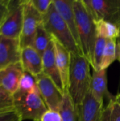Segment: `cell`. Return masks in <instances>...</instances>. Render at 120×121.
<instances>
[{"instance_id": "cell-30", "label": "cell", "mask_w": 120, "mask_h": 121, "mask_svg": "<svg viewBox=\"0 0 120 121\" xmlns=\"http://www.w3.org/2000/svg\"><path fill=\"white\" fill-rule=\"evenodd\" d=\"M115 100L120 105V93H119L117 96H115Z\"/></svg>"}, {"instance_id": "cell-16", "label": "cell", "mask_w": 120, "mask_h": 121, "mask_svg": "<svg viewBox=\"0 0 120 121\" xmlns=\"http://www.w3.org/2000/svg\"><path fill=\"white\" fill-rule=\"evenodd\" d=\"M91 91L94 99L100 104H103L105 98H108L109 101L115 99V96L108 89L107 69L93 70Z\"/></svg>"}, {"instance_id": "cell-13", "label": "cell", "mask_w": 120, "mask_h": 121, "mask_svg": "<svg viewBox=\"0 0 120 121\" xmlns=\"http://www.w3.org/2000/svg\"><path fill=\"white\" fill-rule=\"evenodd\" d=\"M52 38L54 45L57 65L62 78L64 94L66 92H69L71 55L68 50L63 45H62L57 40L52 37Z\"/></svg>"}, {"instance_id": "cell-14", "label": "cell", "mask_w": 120, "mask_h": 121, "mask_svg": "<svg viewBox=\"0 0 120 121\" xmlns=\"http://www.w3.org/2000/svg\"><path fill=\"white\" fill-rule=\"evenodd\" d=\"M73 1L74 0H53V4L57 11L67 25L77 45L82 51L73 9Z\"/></svg>"}, {"instance_id": "cell-19", "label": "cell", "mask_w": 120, "mask_h": 121, "mask_svg": "<svg viewBox=\"0 0 120 121\" xmlns=\"http://www.w3.org/2000/svg\"><path fill=\"white\" fill-rule=\"evenodd\" d=\"M51 40L52 36L46 30L43 23H40L37 29L33 43V48L41 56H42Z\"/></svg>"}, {"instance_id": "cell-2", "label": "cell", "mask_w": 120, "mask_h": 121, "mask_svg": "<svg viewBox=\"0 0 120 121\" xmlns=\"http://www.w3.org/2000/svg\"><path fill=\"white\" fill-rule=\"evenodd\" d=\"M69 94L74 104H81L91 89V64L83 55H71Z\"/></svg>"}, {"instance_id": "cell-12", "label": "cell", "mask_w": 120, "mask_h": 121, "mask_svg": "<svg viewBox=\"0 0 120 121\" xmlns=\"http://www.w3.org/2000/svg\"><path fill=\"white\" fill-rule=\"evenodd\" d=\"M42 67H43V73L49 77L52 82L54 83L56 86L60 91V92L64 95V89L62 78L60 73L59 72L56 57H55V50L54 42L52 40H50L47 48L44 52L42 56Z\"/></svg>"}, {"instance_id": "cell-15", "label": "cell", "mask_w": 120, "mask_h": 121, "mask_svg": "<svg viewBox=\"0 0 120 121\" xmlns=\"http://www.w3.org/2000/svg\"><path fill=\"white\" fill-rule=\"evenodd\" d=\"M21 62L25 72L34 77L43 72L42 56L31 46L21 48Z\"/></svg>"}, {"instance_id": "cell-29", "label": "cell", "mask_w": 120, "mask_h": 121, "mask_svg": "<svg viewBox=\"0 0 120 121\" xmlns=\"http://www.w3.org/2000/svg\"><path fill=\"white\" fill-rule=\"evenodd\" d=\"M117 60L120 63V33L118 39L117 40Z\"/></svg>"}, {"instance_id": "cell-20", "label": "cell", "mask_w": 120, "mask_h": 121, "mask_svg": "<svg viewBox=\"0 0 120 121\" xmlns=\"http://www.w3.org/2000/svg\"><path fill=\"white\" fill-rule=\"evenodd\" d=\"M116 60H117V40L108 39L100 65V70L107 69Z\"/></svg>"}, {"instance_id": "cell-4", "label": "cell", "mask_w": 120, "mask_h": 121, "mask_svg": "<svg viewBox=\"0 0 120 121\" xmlns=\"http://www.w3.org/2000/svg\"><path fill=\"white\" fill-rule=\"evenodd\" d=\"M15 110L22 121H40L43 114L48 110L40 93H21L16 91L13 95Z\"/></svg>"}, {"instance_id": "cell-7", "label": "cell", "mask_w": 120, "mask_h": 121, "mask_svg": "<svg viewBox=\"0 0 120 121\" xmlns=\"http://www.w3.org/2000/svg\"><path fill=\"white\" fill-rule=\"evenodd\" d=\"M42 20L43 16L35 9L30 0H24L23 21L20 36L21 48L28 46L33 47L37 27L42 22Z\"/></svg>"}, {"instance_id": "cell-25", "label": "cell", "mask_w": 120, "mask_h": 121, "mask_svg": "<svg viewBox=\"0 0 120 121\" xmlns=\"http://www.w3.org/2000/svg\"><path fill=\"white\" fill-rule=\"evenodd\" d=\"M35 9L43 16L47 13L53 0H30Z\"/></svg>"}, {"instance_id": "cell-28", "label": "cell", "mask_w": 120, "mask_h": 121, "mask_svg": "<svg viewBox=\"0 0 120 121\" xmlns=\"http://www.w3.org/2000/svg\"><path fill=\"white\" fill-rule=\"evenodd\" d=\"M9 0H0V26L4 23L8 11Z\"/></svg>"}, {"instance_id": "cell-22", "label": "cell", "mask_w": 120, "mask_h": 121, "mask_svg": "<svg viewBox=\"0 0 120 121\" xmlns=\"http://www.w3.org/2000/svg\"><path fill=\"white\" fill-rule=\"evenodd\" d=\"M17 91L21 93H40L35 78L28 72H24L21 77Z\"/></svg>"}, {"instance_id": "cell-1", "label": "cell", "mask_w": 120, "mask_h": 121, "mask_svg": "<svg viewBox=\"0 0 120 121\" xmlns=\"http://www.w3.org/2000/svg\"><path fill=\"white\" fill-rule=\"evenodd\" d=\"M73 9L83 54L92 66L97 38L95 21L83 0H74Z\"/></svg>"}, {"instance_id": "cell-26", "label": "cell", "mask_w": 120, "mask_h": 121, "mask_svg": "<svg viewBox=\"0 0 120 121\" xmlns=\"http://www.w3.org/2000/svg\"><path fill=\"white\" fill-rule=\"evenodd\" d=\"M0 121H22L16 110L0 113Z\"/></svg>"}, {"instance_id": "cell-9", "label": "cell", "mask_w": 120, "mask_h": 121, "mask_svg": "<svg viewBox=\"0 0 120 121\" xmlns=\"http://www.w3.org/2000/svg\"><path fill=\"white\" fill-rule=\"evenodd\" d=\"M21 47L19 39L0 35V71L21 62Z\"/></svg>"}, {"instance_id": "cell-27", "label": "cell", "mask_w": 120, "mask_h": 121, "mask_svg": "<svg viewBox=\"0 0 120 121\" xmlns=\"http://www.w3.org/2000/svg\"><path fill=\"white\" fill-rule=\"evenodd\" d=\"M40 121H63L59 112L47 110L42 116Z\"/></svg>"}, {"instance_id": "cell-21", "label": "cell", "mask_w": 120, "mask_h": 121, "mask_svg": "<svg viewBox=\"0 0 120 121\" xmlns=\"http://www.w3.org/2000/svg\"><path fill=\"white\" fill-rule=\"evenodd\" d=\"M106 41L107 39L97 36L95 43V48H94V52H93V64L91 67L93 68V70L95 71H100V65L103 60L105 48L106 45Z\"/></svg>"}, {"instance_id": "cell-24", "label": "cell", "mask_w": 120, "mask_h": 121, "mask_svg": "<svg viewBox=\"0 0 120 121\" xmlns=\"http://www.w3.org/2000/svg\"><path fill=\"white\" fill-rule=\"evenodd\" d=\"M15 110L13 96L0 88V113Z\"/></svg>"}, {"instance_id": "cell-11", "label": "cell", "mask_w": 120, "mask_h": 121, "mask_svg": "<svg viewBox=\"0 0 120 121\" xmlns=\"http://www.w3.org/2000/svg\"><path fill=\"white\" fill-rule=\"evenodd\" d=\"M25 71L21 62L11 65L0 71V88L11 95L18 89L20 79Z\"/></svg>"}, {"instance_id": "cell-23", "label": "cell", "mask_w": 120, "mask_h": 121, "mask_svg": "<svg viewBox=\"0 0 120 121\" xmlns=\"http://www.w3.org/2000/svg\"><path fill=\"white\" fill-rule=\"evenodd\" d=\"M101 121H120V105L114 99L104 108Z\"/></svg>"}, {"instance_id": "cell-18", "label": "cell", "mask_w": 120, "mask_h": 121, "mask_svg": "<svg viewBox=\"0 0 120 121\" xmlns=\"http://www.w3.org/2000/svg\"><path fill=\"white\" fill-rule=\"evenodd\" d=\"M97 36L103 37L105 39L117 40L120 33V28L117 26L103 21L99 20L95 22Z\"/></svg>"}, {"instance_id": "cell-6", "label": "cell", "mask_w": 120, "mask_h": 121, "mask_svg": "<svg viewBox=\"0 0 120 121\" xmlns=\"http://www.w3.org/2000/svg\"><path fill=\"white\" fill-rule=\"evenodd\" d=\"M24 0H9L7 16L0 26V35L13 39H19L23 21Z\"/></svg>"}, {"instance_id": "cell-17", "label": "cell", "mask_w": 120, "mask_h": 121, "mask_svg": "<svg viewBox=\"0 0 120 121\" xmlns=\"http://www.w3.org/2000/svg\"><path fill=\"white\" fill-rule=\"evenodd\" d=\"M59 113L63 121H78L77 106L73 102L69 92L63 95V102Z\"/></svg>"}, {"instance_id": "cell-5", "label": "cell", "mask_w": 120, "mask_h": 121, "mask_svg": "<svg viewBox=\"0 0 120 121\" xmlns=\"http://www.w3.org/2000/svg\"><path fill=\"white\" fill-rule=\"evenodd\" d=\"M96 21L103 20L120 28V0H83Z\"/></svg>"}, {"instance_id": "cell-3", "label": "cell", "mask_w": 120, "mask_h": 121, "mask_svg": "<svg viewBox=\"0 0 120 121\" xmlns=\"http://www.w3.org/2000/svg\"><path fill=\"white\" fill-rule=\"evenodd\" d=\"M42 23L48 33L63 45L71 55H83L65 21L57 11L53 1L47 13L43 16Z\"/></svg>"}, {"instance_id": "cell-10", "label": "cell", "mask_w": 120, "mask_h": 121, "mask_svg": "<svg viewBox=\"0 0 120 121\" xmlns=\"http://www.w3.org/2000/svg\"><path fill=\"white\" fill-rule=\"evenodd\" d=\"M103 104L97 101L91 89L80 105L77 106L78 121H101Z\"/></svg>"}, {"instance_id": "cell-8", "label": "cell", "mask_w": 120, "mask_h": 121, "mask_svg": "<svg viewBox=\"0 0 120 121\" xmlns=\"http://www.w3.org/2000/svg\"><path fill=\"white\" fill-rule=\"evenodd\" d=\"M35 78L40 95L48 110L59 112L63 102V94L52 80L43 72Z\"/></svg>"}]
</instances>
